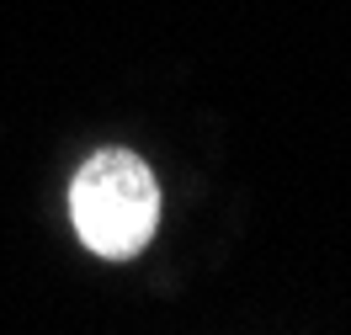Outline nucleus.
Segmentation results:
<instances>
[{"mask_svg": "<svg viewBox=\"0 0 351 335\" xmlns=\"http://www.w3.org/2000/svg\"><path fill=\"white\" fill-rule=\"evenodd\" d=\"M69 223L101 261H133L160 229V181L133 149H96L69 181Z\"/></svg>", "mask_w": 351, "mask_h": 335, "instance_id": "obj_1", "label": "nucleus"}]
</instances>
